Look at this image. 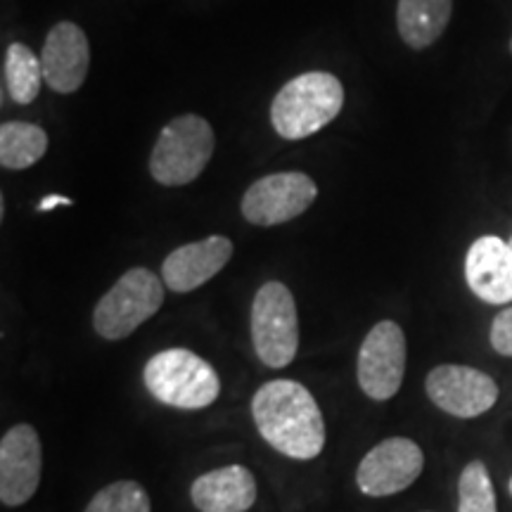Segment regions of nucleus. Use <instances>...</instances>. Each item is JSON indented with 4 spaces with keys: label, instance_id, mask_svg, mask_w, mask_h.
<instances>
[{
    "label": "nucleus",
    "instance_id": "obj_1",
    "mask_svg": "<svg viewBox=\"0 0 512 512\" xmlns=\"http://www.w3.org/2000/svg\"><path fill=\"white\" fill-rule=\"evenodd\" d=\"M256 430L275 451L294 460H313L325 446V420L316 399L294 380L266 382L252 399Z\"/></svg>",
    "mask_w": 512,
    "mask_h": 512
},
{
    "label": "nucleus",
    "instance_id": "obj_2",
    "mask_svg": "<svg viewBox=\"0 0 512 512\" xmlns=\"http://www.w3.org/2000/svg\"><path fill=\"white\" fill-rule=\"evenodd\" d=\"M344 107L342 81L330 72H306L273 98L271 124L280 138L302 140L325 128Z\"/></svg>",
    "mask_w": 512,
    "mask_h": 512
},
{
    "label": "nucleus",
    "instance_id": "obj_3",
    "mask_svg": "<svg viewBox=\"0 0 512 512\" xmlns=\"http://www.w3.org/2000/svg\"><path fill=\"white\" fill-rule=\"evenodd\" d=\"M147 392L159 403L181 411H200L219 399V373L188 349L159 351L143 370Z\"/></svg>",
    "mask_w": 512,
    "mask_h": 512
},
{
    "label": "nucleus",
    "instance_id": "obj_4",
    "mask_svg": "<svg viewBox=\"0 0 512 512\" xmlns=\"http://www.w3.org/2000/svg\"><path fill=\"white\" fill-rule=\"evenodd\" d=\"M214 128L200 114H181L162 128L150 155V174L157 183L188 185L200 178L214 155Z\"/></svg>",
    "mask_w": 512,
    "mask_h": 512
},
{
    "label": "nucleus",
    "instance_id": "obj_5",
    "mask_svg": "<svg viewBox=\"0 0 512 512\" xmlns=\"http://www.w3.org/2000/svg\"><path fill=\"white\" fill-rule=\"evenodd\" d=\"M164 304V280L147 268L126 271L93 311V328L102 339H126Z\"/></svg>",
    "mask_w": 512,
    "mask_h": 512
},
{
    "label": "nucleus",
    "instance_id": "obj_6",
    "mask_svg": "<svg viewBox=\"0 0 512 512\" xmlns=\"http://www.w3.org/2000/svg\"><path fill=\"white\" fill-rule=\"evenodd\" d=\"M252 342L256 356L268 368L290 366L299 349L297 304L290 287L268 280L252 302Z\"/></svg>",
    "mask_w": 512,
    "mask_h": 512
},
{
    "label": "nucleus",
    "instance_id": "obj_7",
    "mask_svg": "<svg viewBox=\"0 0 512 512\" xmlns=\"http://www.w3.org/2000/svg\"><path fill=\"white\" fill-rule=\"evenodd\" d=\"M318 185L302 171H283L259 178L242 195V216L254 226H280L316 202Z\"/></svg>",
    "mask_w": 512,
    "mask_h": 512
},
{
    "label": "nucleus",
    "instance_id": "obj_8",
    "mask_svg": "<svg viewBox=\"0 0 512 512\" xmlns=\"http://www.w3.org/2000/svg\"><path fill=\"white\" fill-rule=\"evenodd\" d=\"M406 373V335L394 320H380L358 351V384L373 401H389Z\"/></svg>",
    "mask_w": 512,
    "mask_h": 512
},
{
    "label": "nucleus",
    "instance_id": "obj_9",
    "mask_svg": "<svg viewBox=\"0 0 512 512\" xmlns=\"http://www.w3.org/2000/svg\"><path fill=\"white\" fill-rule=\"evenodd\" d=\"M427 396L439 411L453 418H479L496 406L498 384L491 375L470 366H437L425 380Z\"/></svg>",
    "mask_w": 512,
    "mask_h": 512
},
{
    "label": "nucleus",
    "instance_id": "obj_10",
    "mask_svg": "<svg viewBox=\"0 0 512 512\" xmlns=\"http://www.w3.org/2000/svg\"><path fill=\"white\" fill-rule=\"evenodd\" d=\"M422 467H425V453L413 439H384L361 460L356 484L366 496H394L420 477Z\"/></svg>",
    "mask_w": 512,
    "mask_h": 512
},
{
    "label": "nucleus",
    "instance_id": "obj_11",
    "mask_svg": "<svg viewBox=\"0 0 512 512\" xmlns=\"http://www.w3.org/2000/svg\"><path fill=\"white\" fill-rule=\"evenodd\" d=\"M43 448L31 425H15L0 441V501L8 508L29 503L41 484Z\"/></svg>",
    "mask_w": 512,
    "mask_h": 512
},
{
    "label": "nucleus",
    "instance_id": "obj_12",
    "mask_svg": "<svg viewBox=\"0 0 512 512\" xmlns=\"http://www.w3.org/2000/svg\"><path fill=\"white\" fill-rule=\"evenodd\" d=\"M43 79L55 93L69 95L83 86L91 67V46L79 24L60 22L48 31L41 50Z\"/></svg>",
    "mask_w": 512,
    "mask_h": 512
},
{
    "label": "nucleus",
    "instance_id": "obj_13",
    "mask_svg": "<svg viewBox=\"0 0 512 512\" xmlns=\"http://www.w3.org/2000/svg\"><path fill=\"white\" fill-rule=\"evenodd\" d=\"M233 259V242L226 235H211L207 240L190 242L174 249L162 264V280L178 294L207 285L223 266Z\"/></svg>",
    "mask_w": 512,
    "mask_h": 512
},
{
    "label": "nucleus",
    "instance_id": "obj_14",
    "mask_svg": "<svg viewBox=\"0 0 512 512\" xmlns=\"http://www.w3.org/2000/svg\"><path fill=\"white\" fill-rule=\"evenodd\" d=\"M465 280L475 297L486 304L512 302V249L496 235H482L465 256Z\"/></svg>",
    "mask_w": 512,
    "mask_h": 512
},
{
    "label": "nucleus",
    "instance_id": "obj_15",
    "mask_svg": "<svg viewBox=\"0 0 512 512\" xmlns=\"http://www.w3.org/2000/svg\"><path fill=\"white\" fill-rule=\"evenodd\" d=\"M190 496L200 512H247L256 503V479L242 465L219 467L197 477Z\"/></svg>",
    "mask_w": 512,
    "mask_h": 512
},
{
    "label": "nucleus",
    "instance_id": "obj_16",
    "mask_svg": "<svg viewBox=\"0 0 512 512\" xmlns=\"http://www.w3.org/2000/svg\"><path fill=\"white\" fill-rule=\"evenodd\" d=\"M453 15V0H399L396 27L411 50H425L437 43Z\"/></svg>",
    "mask_w": 512,
    "mask_h": 512
},
{
    "label": "nucleus",
    "instance_id": "obj_17",
    "mask_svg": "<svg viewBox=\"0 0 512 512\" xmlns=\"http://www.w3.org/2000/svg\"><path fill=\"white\" fill-rule=\"evenodd\" d=\"M48 152V133L27 121H8L0 126V164L10 171L34 166Z\"/></svg>",
    "mask_w": 512,
    "mask_h": 512
},
{
    "label": "nucleus",
    "instance_id": "obj_18",
    "mask_svg": "<svg viewBox=\"0 0 512 512\" xmlns=\"http://www.w3.org/2000/svg\"><path fill=\"white\" fill-rule=\"evenodd\" d=\"M43 64L41 55L24 43H10L5 50V88L12 102L31 105L38 98L43 86Z\"/></svg>",
    "mask_w": 512,
    "mask_h": 512
},
{
    "label": "nucleus",
    "instance_id": "obj_19",
    "mask_svg": "<svg viewBox=\"0 0 512 512\" xmlns=\"http://www.w3.org/2000/svg\"><path fill=\"white\" fill-rule=\"evenodd\" d=\"M458 512H498L494 482L482 460H472L460 472Z\"/></svg>",
    "mask_w": 512,
    "mask_h": 512
},
{
    "label": "nucleus",
    "instance_id": "obj_20",
    "mask_svg": "<svg viewBox=\"0 0 512 512\" xmlns=\"http://www.w3.org/2000/svg\"><path fill=\"white\" fill-rule=\"evenodd\" d=\"M83 512H150V498L143 486L124 479L98 491Z\"/></svg>",
    "mask_w": 512,
    "mask_h": 512
},
{
    "label": "nucleus",
    "instance_id": "obj_21",
    "mask_svg": "<svg viewBox=\"0 0 512 512\" xmlns=\"http://www.w3.org/2000/svg\"><path fill=\"white\" fill-rule=\"evenodd\" d=\"M491 347L496 354L512 358V306L503 309L491 323Z\"/></svg>",
    "mask_w": 512,
    "mask_h": 512
},
{
    "label": "nucleus",
    "instance_id": "obj_22",
    "mask_svg": "<svg viewBox=\"0 0 512 512\" xmlns=\"http://www.w3.org/2000/svg\"><path fill=\"white\" fill-rule=\"evenodd\" d=\"M69 204H72V200H69V197H62V195H48V197H43L41 200V204H38V211H50V209H55V207H69Z\"/></svg>",
    "mask_w": 512,
    "mask_h": 512
},
{
    "label": "nucleus",
    "instance_id": "obj_23",
    "mask_svg": "<svg viewBox=\"0 0 512 512\" xmlns=\"http://www.w3.org/2000/svg\"><path fill=\"white\" fill-rule=\"evenodd\" d=\"M508 245H510V249H512V238H510V240H508Z\"/></svg>",
    "mask_w": 512,
    "mask_h": 512
},
{
    "label": "nucleus",
    "instance_id": "obj_24",
    "mask_svg": "<svg viewBox=\"0 0 512 512\" xmlns=\"http://www.w3.org/2000/svg\"><path fill=\"white\" fill-rule=\"evenodd\" d=\"M510 494H512V479H510Z\"/></svg>",
    "mask_w": 512,
    "mask_h": 512
},
{
    "label": "nucleus",
    "instance_id": "obj_25",
    "mask_svg": "<svg viewBox=\"0 0 512 512\" xmlns=\"http://www.w3.org/2000/svg\"><path fill=\"white\" fill-rule=\"evenodd\" d=\"M510 53H512V38H510Z\"/></svg>",
    "mask_w": 512,
    "mask_h": 512
}]
</instances>
